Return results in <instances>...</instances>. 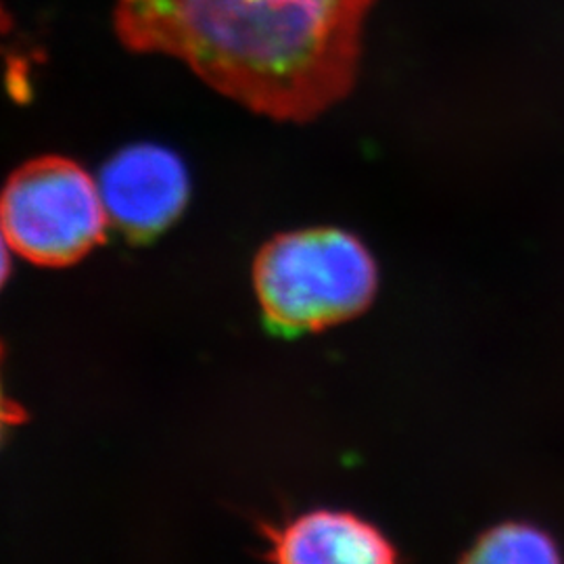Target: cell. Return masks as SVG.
I'll return each instance as SVG.
<instances>
[{
    "mask_svg": "<svg viewBox=\"0 0 564 564\" xmlns=\"http://www.w3.org/2000/svg\"><path fill=\"white\" fill-rule=\"evenodd\" d=\"M375 0H116L126 48L186 63L272 120L310 121L358 78Z\"/></svg>",
    "mask_w": 564,
    "mask_h": 564,
    "instance_id": "obj_1",
    "label": "cell"
},
{
    "mask_svg": "<svg viewBox=\"0 0 564 564\" xmlns=\"http://www.w3.org/2000/svg\"><path fill=\"white\" fill-rule=\"evenodd\" d=\"M253 289L272 330L286 337L321 333L370 307L379 265L347 230L303 228L276 235L258 251Z\"/></svg>",
    "mask_w": 564,
    "mask_h": 564,
    "instance_id": "obj_2",
    "label": "cell"
},
{
    "mask_svg": "<svg viewBox=\"0 0 564 564\" xmlns=\"http://www.w3.org/2000/svg\"><path fill=\"white\" fill-rule=\"evenodd\" d=\"M99 181L80 163L44 155L20 165L0 191V230L23 260L63 268L107 237Z\"/></svg>",
    "mask_w": 564,
    "mask_h": 564,
    "instance_id": "obj_3",
    "label": "cell"
},
{
    "mask_svg": "<svg viewBox=\"0 0 564 564\" xmlns=\"http://www.w3.org/2000/svg\"><path fill=\"white\" fill-rule=\"evenodd\" d=\"M99 188L109 223L130 239L147 241L181 216L191 182L170 149L132 144L102 167Z\"/></svg>",
    "mask_w": 564,
    "mask_h": 564,
    "instance_id": "obj_4",
    "label": "cell"
},
{
    "mask_svg": "<svg viewBox=\"0 0 564 564\" xmlns=\"http://www.w3.org/2000/svg\"><path fill=\"white\" fill-rule=\"evenodd\" d=\"M268 561L284 564H387L400 558L377 524L347 510H310L263 529Z\"/></svg>",
    "mask_w": 564,
    "mask_h": 564,
    "instance_id": "obj_5",
    "label": "cell"
},
{
    "mask_svg": "<svg viewBox=\"0 0 564 564\" xmlns=\"http://www.w3.org/2000/svg\"><path fill=\"white\" fill-rule=\"evenodd\" d=\"M466 563H561L558 544L544 529L529 523H502L487 529L464 554Z\"/></svg>",
    "mask_w": 564,
    "mask_h": 564,
    "instance_id": "obj_6",
    "label": "cell"
},
{
    "mask_svg": "<svg viewBox=\"0 0 564 564\" xmlns=\"http://www.w3.org/2000/svg\"><path fill=\"white\" fill-rule=\"evenodd\" d=\"M0 358H2V345H0ZM28 421V412L23 410L21 403L11 400L7 393H4V387L0 381V444L7 435L9 429L23 424Z\"/></svg>",
    "mask_w": 564,
    "mask_h": 564,
    "instance_id": "obj_7",
    "label": "cell"
},
{
    "mask_svg": "<svg viewBox=\"0 0 564 564\" xmlns=\"http://www.w3.org/2000/svg\"><path fill=\"white\" fill-rule=\"evenodd\" d=\"M11 245L4 239L2 230H0V289L4 286V282L11 274Z\"/></svg>",
    "mask_w": 564,
    "mask_h": 564,
    "instance_id": "obj_8",
    "label": "cell"
}]
</instances>
